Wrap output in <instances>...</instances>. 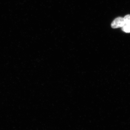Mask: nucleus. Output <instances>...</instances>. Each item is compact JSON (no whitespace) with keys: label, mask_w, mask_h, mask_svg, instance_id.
<instances>
[{"label":"nucleus","mask_w":130,"mask_h":130,"mask_svg":"<svg viewBox=\"0 0 130 130\" xmlns=\"http://www.w3.org/2000/svg\"><path fill=\"white\" fill-rule=\"evenodd\" d=\"M123 31L129 33L130 32V24H125L122 27Z\"/></svg>","instance_id":"nucleus-2"},{"label":"nucleus","mask_w":130,"mask_h":130,"mask_svg":"<svg viewBox=\"0 0 130 130\" xmlns=\"http://www.w3.org/2000/svg\"><path fill=\"white\" fill-rule=\"evenodd\" d=\"M125 24H130V14H128L125 16L124 18Z\"/></svg>","instance_id":"nucleus-3"},{"label":"nucleus","mask_w":130,"mask_h":130,"mask_svg":"<svg viewBox=\"0 0 130 130\" xmlns=\"http://www.w3.org/2000/svg\"><path fill=\"white\" fill-rule=\"evenodd\" d=\"M125 24L123 18L119 17L114 20L111 24V27L115 29L122 27Z\"/></svg>","instance_id":"nucleus-1"}]
</instances>
